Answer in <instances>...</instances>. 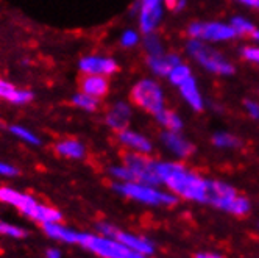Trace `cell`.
<instances>
[{
	"instance_id": "1",
	"label": "cell",
	"mask_w": 259,
	"mask_h": 258,
	"mask_svg": "<svg viewBox=\"0 0 259 258\" xmlns=\"http://www.w3.org/2000/svg\"><path fill=\"white\" fill-rule=\"evenodd\" d=\"M156 172L159 181L177 197L198 202V204L208 202V180L188 169L184 164L174 161H156Z\"/></svg>"
},
{
	"instance_id": "2",
	"label": "cell",
	"mask_w": 259,
	"mask_h": 258,
	"mask_svg": "<svg viewBox=\"0 0 259 258\" xmlns=\"http://www.w3.org/2000/svg\"><path fill=\"white\" fill-rule=\"evenodd\" d=\"M186 52L197 64L214 73V76L228 77L234 73V66L230 63V60H227L219 50H215L205 41L189 40L186 44Z\"/></svg>"
},
{
	"instance_id": "3",
	"label": "cell",
	"mask_w": 259,
	"mask_h": 258,
	"mask_svg": "<svg viewBox=\"0 0 259 258\" xmlns=\"http://www.w3.org/2000/svg\"><path fill=\"white\" fill-rule=\"evenodd\" d=\"M114 191L119 194L133 199L136 202L145 205H155V207H172L178 202V197L172 193H165L155 185H147L141 181H117L114 183Z\"/></svg>"
},
{
	"instance_id": "4",
	"label": "cell",
	"mask_w": 259,
	"mask_h": 258,
	"mask_svg": "<svg viewBox=\"0 0 259 258\" xmlns=\"http://www.w3.org/2000/svg\"><path fill=\"white\" fill-rule=\"evenodd\" d=\"M78 244L100 258H145L144 255L130 250L119 239L109 236H97L92 233H78Z\"/></svg>"
},
{
	"instance_id": "5",
	"label": "cell",
	"mask_w": 259,
	"mask_h": 258,
	"mask_svg": "<svg viewBox=\"0 0 259 258\" xmlns=\"http://www.w3.org/2000/svg\"><path fill=\"white\" fill-rule=\"evenodd\" d=\"M132 100L144 112L156 115L165 108V97L161 85L153 79H142L132 88Z\"/></svg>"
},
{
	"instance_id": "6",
	"label": "cell",
	"mask_w": 259,
	"mask_h": 258,
	"mask_svg": "<svg viewBox=\"0 0 259 258\" xmlns=\"http://www.w3.org/2000/svg\"><path fill=\"white\" fill-rule=\"evenodd\" d=\"M191 40H200L205 43H225L236 38V31L227 22H191L186 28Z\"/></svg>"
},
{
	"instance_id": "7",
	"label": "cell",
	"mask_w": 259,
	"mask_h": 258,
	"mask_svg": "<svg viewBox=\"0 0 259 258\" xmlns=\"http://www.w3.org/2000/svg\"><path fill=\"white\" fill-rule=\"evenodd\" d=\"M123 164L132 171L135 181L147 183V185H161L158 172H156V161L149 158L145 154L130 152L123 157Z\"/></svg>"
},
{
	"instance_id": "8",
	"label": "cell",
	"mask_w": 259,
	"mask_h": 258,
	"mask_svg": "<svg viewBox=\"0 0 259 258\" xmlns=\"http://www.w3.org/2000/svg\"><path fill=\"white\" fill-rule=\"evenodd\" d=\"M164 0H141L139 4V30L144 34L155 33L164 16Z\"/></svg>"
},
{
	"instance_id": "9",
	"label": "cell",
	"mask_w": 259,
	"mask_h": 258,
	"mask_svg": "<svg viewBox=\"0 0 259 258\" xmlns=\"http://www.w3.org/2000/svg\"><path fill=\"white\" fill-rule=\"evenodd\" d=\"M80 70L84 76H113L119 70V64L114 58L102 57V55H88L78 63Z\"/></svg>"
},
{
	"instance_id": "10",
	"label": "cell",
	"mask_w": 259,
	"mask_h": 258,
	"mask_svg": "<svg viewBox=\"0 0 259 258\" xmlns=\"http://www.w3.org/2000/svg\"><path fill=\"white\" fill-rule=\"evenodd\" d=\"M161 141L178 158H189L195 152V145L181 135V132H169L164 130L161 133Z\"/></svg>"
},
{
	"instance_id": "11",
	"label": "cell",
	"mask_w": 259,
	"mask_h": 258,
	"mask_svg": "<svg viewBox=\"0 0 259 258\" xmlns=\"http://www.w3.org/2000/svg\"><path fill=\"white\" fill-rule=\"evenodd\" d=\"M0 202L16 207L17 210H21L28 217H30L31 211L34 210V207L38 205V202H36L31 196L21 193L17 190H13V188H7V187L0 188Z\"/></svg>"
},
{
	"instance_id": "12",
	"label": "cell",
	"mask_w": 259,
	"mask_h": 258,
	"mask_svg": "<svg viewBox=\"0 0 259 258\" xmlns=\"http://www.w3.org/2000/svg\"><path fill=\"white\" fill-rule=\"evenodd\" d=\"M237 194L236 188L231 187L227 181L220 180H208V202L212 207L222 210V207L225 205V202L230 200Z\"/></svg>"
},
{
	"instance_id": "13",
	"label": "cell",
	"mask_w": 259,
	"mask_h": 258,
	"mask_svg": "<svg viewBox=\"0 0 259 258\" xmlns=\"http://www.w3.org/2000/svg\"><path fill=\"white\" fill-rule=\"evenodd\" d=\"M105 121L109 128H113L116 132H122L128 128V124L132 121V108L126 102H116L108 109Z\"/></svg>"
},
{
	"instance_id": "14",
	"label": "cell",
	"mask_w": 259,
	"mask_h": 258,
	"mask_svg": "<svg viewBox=\"0 0 259 258\" xmlns=\"http://www.w3.org/2000/svg\"><path fill=\"white\" fill-rule=\"evenodd\" d=\"M117 138H119L120 144L128 147L132 152L149 155L153 151V144H152V141L149 138H147L145 135H142V133H139V132L130 130V128H125V130L119 132Z\"/></svg>"
},
{
	"instance_id": "15",
	"label": "cell",
	"mask_w": 259,
	"mask_h": 258,
	"mask_svg": "<svg viewBox=\"0 0 259 258\" xmlns=\"http://www.w3.org/2000/svg\"><path fill=\"white\" fill-rule=\"evenodd\" d=\"M178 91H180V96L183 97V100L186 102L194 112H201V109L205 108V100H203L201 91L194 77H189L186 82H183L178 86Z\"/></svg>"
},
{
	"instance_id": "16",
	"label": "cell",
	"mask_w": 259,
	"mask_h": 258,
	"mask_svg": "<svg viewBox=\"0 0 259 258\" xmlns=\"http://www.w3.org/2000/svg\"><path fill=\"white\" fill-rule=\"evenodd\" d=\"M181 63V58L177 53H161L156 57H147V64H149L150 70L158 77H167L169 72Z\"/></svg>"
},
{
	"instance_id": "17",
	"label": "cell",
	"mask_w": 259,
	"mask_h": 258,
	"mask_svg": "<svg viewBox=\"0 0 259 258\" xmlns=\"http://www.w3.org/2000/svg\"><path fill=\"white\" fill-rule=\"evenodd\" d=\"M116 239H119V241L126 246L130 250L133 252H138L144 256H149L155 252V247L153 244L149 241V239H145L142 236H138V235H133V233H128V232H117L116 235Z\"/></svg>"
},
{
	"instance_id": "18",
	"label": "cell",
	"mask_w": 259,
	"mask_h": 258,
	"mask_svg": "<svg viewBox=\"0 0 259 258\" xmlns=\"http://www.w3.org/2000/svg\"><path fill=\"white\" fill-rule=\"evenodd\" d=\"M0 97L14 103V105H24L34 99V94L28 89H19L13 83L0 79Z\"/></svg>"
},
{
	"instance_id": "19",
	"label": "cell",
	"mask_w": 259,
	"mask_h": 258,
	"mask_svg": "<svg viewBox=\"0 0 259 258\" xmlns=\"http://www.w3.org/2000/svg\"><path fill=\"white\" fill-rule=\"evenodd\" d=\"M81 91L96 99H100L108 94L109 83L105 76H84L81 80Z\"/></svg>"
},
{
	"instance_id": "20",
	"label": "cell",
	"mask_w": 259,
	"mask_h": 258,
	"mask_svg": "<svg viewBox=\"0 0 259 258\" xmlns=\"http://www.w3.org/2000/svg\"><path fill=\"white\" fill-rule=\"evenodd\" d=\"M42 229H44L47 236H50L53 239H58V241H63V243H67V244L78 243V232L70 230V229H67L64 226H61L60 223L42 224Z\"/></svg>"
},
{
	"instance_id": "21",
	"label": "cell",
	"mask_w": 259,
	"mask_h": 258,
	"mask_svg": "<svg viewBox=\"0 0 259 258\" xmlns=\"http://www.w3.org/2000/svg\"><path fill=\"white\" fill-rule=\"evenodd\" d=\"M155 119L164 130H169V132H181L184 127L183 119L174 112V109H169V108H162L159 113L155 115Z\"/></svg>"
},
{
	"instance_id": "22",
	"label": "cell",
	"mask_w": 259,
	"mask_h": 258,
	"mask_svg": "<svg viewBox=\"0 0 259 258\" xmlns=\"http://www.w3.org/2000/svg\"><path fill=\"white\" fill-rule=\"evenodd\" d=\"M55 151H57L58 155L72 160H78L84 157V145L77 139H63L55 145Z\"/></svg>"
},
{
	"instance_id": "23",
	"label": "cell",
	"mask_w": 259,
	"mask_h": 258,
	"mask_svg": "<svg viewBox=\"0 0 259 258\" xmlns=\"http://www.w3.org/2000/svg\"><path fill=\"white\" fill-rule=\"evenodd\" d=\"M30 219L36 220V223H41V224H47V223H60L63 219V214L57 210V208H52L47 205H42L38 202V205L34 207V210L30 214Z\"/></svg>"
},
{
	"instance_id": "24",
	"label": "cell",
	"mask_w": 259,
	"mask_h": 258,
	"mask_svg": "<svg viewBox=\"0 0 259 258\" xmlns=\"http://www.w3.org/2000/svg\"><path fill=\"white\" fill-rule=\"evenodd\" d=\"M212 144L217 147V149H237V147L242 145V141L233 133L217 132L212 136Z\"/></svg>"
},
{
	"instance_id": "25",
	"label": "cell",
	"mask_w": 259,
	"mask_h": 258,
	"mask_svg": "<svg viewBox=\"0 0 259 258\" xmlns=\"http://www.w3.org/2000/svg\"><path fill=\"white\" fill-rule=\"evenodd\" d=\"M189 77H192V70H191V67L181 61V63H178V64L169 72L167 80H169L174 86L178 88L183 82H186Z\"/></svg>"
},
{
	"instance_id": "26",
	"label": "cell",
	"mask_w": 259,
	"mask_h": 258,
	"mask_svg": "<svg viewBox=\"0 0 259 258\" xmlns=\"http://www.w3.org/2000/svg\"><path fill=\"white\" fill-rule=\"evenodd\" d=\"M144 49L147 52V57H156V55L164 53L162 41L155 33H149V34L144 36Z\"/></svg>"
},
{
	"instance_id": "27",
	"label": "cell",
	"mask_w": 259,
	"mask_h": 258,
	"mask_svg": "<svg viewBox=\"0 0 259 258\" xmlns=\"http://www.w3.org/2000/svg\"><path fill=\"white\" fill-rule=\"evenodd\" d=\"M72 103L81 108L83 112H88V113H92V112H96V109L99 108V99L96 97H92L89 94H84L83 91L80 94H75L72 97Z\"/></svg>"
},
{
	"instance_id": "28",
	"label": "cell",
	"mask_w": 259,
	"mask_h": 258,
	"mask_svg": "<svg viewBox=\"0 0 259 258\" xmlns=\"http://www.w3.org/2000/svg\"><path fill=\"white\" fill-rule=\"evenodd\" d=\"M10 132L19 138L21 141L27 142V144H31V145H39L41 144V139L39 136L33 133L31 130H28V128L22 127V125H11L10 127Z\"/></svg>"
},
{
	"instance_id": "29",
	"label": "cell",
	"mask_w": 259,
	"mask_h": 258,
	"mask_svg": "<svg viewBox=\"0 0 259 258\" xmlns=\"http://www.w3.org/2000/svg\"><path fill=\"white\" fill-rule=\"evenodd\" d=\"M230 25L233 27V30L236 31V34H253V31L256 30L254 24L247 19V17L244 16H234L231 17V21H230Z\"/></svg>"
},
{
	"instance_id": "30",
	"label": "cell",
	"mask_w": 259,
	"mask_h": 258,
	"mask_svg": "<svg viewBox=\"0 0 259 258\" xmlns=\"http://www.w3.org/2000/svg\"><path fill=\"white\" fill-rule=\"evenodd\" d=\"M109 174L113 175L117 181H135V177L125 164L122 166H113L109 169Z\"/></svg>"
},
{
	"instance_id": "31",
	"label": "cell",
	"mask_w": 259,
	"mask_h": 258,
	"mask_svg": "<svg viewBox=\"0 0 259 258\" xmlns=\"http://www.w3.org/2000/svg\"><path fill=\"white\" fill-rule=\"evenodd\" d=\"M0 235H7L11 238H24L27 235V232L22 230L21 227L8 224V223H5V220L0 219Z\"/></svg>"
},
{
	"instance_id": "32",
	"label": "cell",
	"mask_w": 259,
	"mask_h": 258,
	"mask_svg": "<svg viewBox=\"0 0 259 258\" xmlns=\"http://www.w3.org/2000/svg\"><path fill=\"white\" fill-rule=\"evenodd\" d=\"M139 40H141L139 38V33L136 30H125L122 33V36H120V44H122V47L130 49V47L138 46Z\"/></svg>"
},
{
	"instance_id": "33",
	"label": "cell",
	"mask_w": 259,
	"mask_h": 258,
	"mask_svg": "<svg viewBox=\"0 0 259 258\" xmlns=\"http://www.w3.org/2000/svg\"><path fill=\"white\" fill-rule=\"evenodd\" d=\"M242 57L254 64H259V47L257 46H250V47H244L242 49Z\"/></svg>"
},
{
	"instance_id": "34",
	"label": "cell",
	"mask_w": 259,
	"mask_h": 258,
	"mask_svg": "<svg viewBox=\"0 0 259 258\" xmlns=\"http://www.w3.org/2000/svg\"><path fill=\"white\" fill-rule=\"evenodd\" d=\"M244 108H245L247 115H248L251 119H256V121L259 119V102L247 99V100L244 102Z\"/></svg>"
},
{
	"instance_id": "35",
	"label": "cell",
	"mask_w": 259,
	"mask_h": 258,
	"mask_svg": "<svg viewBox=\"0 0 259 258\" xmlns=\"http://www.w3.org/2000/svg\"><path fill=\"white\" fill-rule=\"evenodd\" d=\"M97 230L103 235V236H109V238H116L119 229H116L113 224L109 223H99L97 224Z\"/></svg>"
},
{
	"instance_id": "36",
	"label": "cell",
	"mask_w": 259,
	"mask_h": 258,
	"mask_svg": "<svg viewBox=\"0 0 259 258\" xmlns=\"http://www.w3.org/2000/svg\"><path fill=\"white\" fill-rule=\"evenodd\" d=\"M19 174V171H17L14 166L5 163V161H0V175H4V177H14Z\"/></svg>"
},
{
	"instance_id": "37",
	"label": "cell",
	"mask_w": 259,
	"mask_h": 258,
	"mask_svg": "<svg viewBox=\"0 0 259 258\" xmlns=\"http://www.w3.org/2000/svg\"><path fill=\"white\" fill-rule=\"evenodd\" d=\"M165 8H169L170 11H181L184 7H186V0H164Z\"/></svg>"
},
{
	"instance_id": "38",
	"label": "cell",
	"mask_w": 259,
	"mask_h": 258,
	"mask_svg": "<svg viewBox=\"0 0 259 258\" xmlns=\"http://www.w3.org/2000/svg\"><path fill=\"white\" fill-rule=\"evenodd\" d=\"M234 2L244 5V7H248V8L259 10V0H234Z\"/></svg>"
},
{
	"instance_id": "39",
	"label": "cell",
	"mask_w": 259,
	"mask_h": 258,
	"mask_svg": "<svg viewBox=\"0 0 259 258\" xmlns=\"http://www.w3.org/2000/svg\"><path fill=\"white\" fill-rule=\"evenodd\" d=\"M46 256L47 258H61V250L60 249H55V247H50V249H47Z\"/></svg>"
},
{
	"instance_id": "40",
	"label": "cell",
	"mask_w": 259,
	"mask_h": 258,
	"mask_svg": "<svg viewBox=\"0 0 259 258\" xmlns=\"http://www.w3.org/2000/svg\"><path fill=\"white\" fill-rule=\"evenodd\" d=\"M195 258H224V256H220L217 253H211V252H200L195 255Z\"/></svg>"
},
{
	"instance_id": "41",
	"label": "cell",
	"mask_w": 259,
	"mask_h": 258,
	"mask_svg": "<svg viewBox=\"0 0 259 258\" xmlns=\"http://www.w3.org/2000/svg\"><path fill=\"white\" fill-rule=\"evenodd\" d=\"M253 38H254V40H256V41L259 43V30H257V28H256V30L253 31Z\"/></svg>"
}]
</instances>
